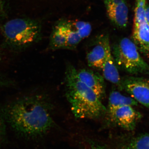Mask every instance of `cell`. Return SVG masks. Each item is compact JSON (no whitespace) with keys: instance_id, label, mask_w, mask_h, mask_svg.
<instances>
[{"instance_id":"obj_1","label":"cell","mask_w":149,"mask_h":149,"mask_svg":"<svg viewBox=\"0 0 149 149\" xmlns=\"http://www.w3.org/2000/svg\"><path fill=\"white\" fill-rule=\"evenodd\" d=\"M52 106L41 95H30L13 101L1 110L6 122L19 135L37 138L53 127Z\"/></svg>"},{"instance_id":"obj_2","label":"cell","mask_w":149,"mask_h":149,"mask_svg":"<svg viewBox=\"0 0 149 149\" xmlns=\"http://www.w3.org/2000/svg\"><path fill=\"white\" fill-rule=\"evenodd\" d=\"M65 82L66 98L74 117L97 119L106 114V108L95 93L79 80L72 65L67 66Z\"/></svg>"},{"instance_id":"obj_3","label":"cell","mask_w":149,"mask_h":149,"mask_svg":"<svg viewBox=\"0 0 149 149\" xmlns=\"http://www.w3.org/2000/svg\"><path fill=\"white\" fill-rule=\"evenodd\" d=\"M5 45L15 51L27 49L37 42L42 36L40 22L33 19L15 18L1 27Z\"/></svg>"},{"instance_id":"obj_4","label":"cell","mask_w":149,"mask_h":149,"mask_svg":"<svg viewBox=\"0 0 149 149\" xmlns=\"http://www.w3.org/2000/svg\"><path fill=\"white\" fill-rule=\"evenodd\" d=\"M111 52L118 69L133 74H149V65L130 39L123 38L115 44Z\"/></svg>"},{"instance_id":"obj_5","label":"cell","mask_w":149,"mask_h":149,"mask_svg":"<svg viewBox=\"0 0 149 149\" xmlns=\"http://www.w3.org/2000/svg\"><path fill=\"white\" fill-rule=\"evenodd\" d=\"M118 87L149 109V80L142 77H125L121 79Z\"/></svg>"},{"instance_id":"obj_6","label":"cell","mask_w":149,"mask_h":149,"mask_svg":"<svg viewBox=\"0 0 149 149\" xmlns=\"http://www.w3.org/2000/svg\"><path fill=\"white\" fill-rule=\"evenodd\" d=\"M107 115L113 123L129 131L135 129L141 117L140 113L130 106L120 107Z\"/></svg>"},{"instance_id":"obj_7","label":"cell","mask_w":149,"mask_h":149,"mask_svg":"<svg viewBox=\"0 0 149 149\" xmlns=\"http://www.w3.org/2000/svg\"><path fill=\"white\" fill-rule=\"evenodd\" d=\"M111 48L109 36L102 34L97 38L93 49L87 56V62L90 67L101 70L108 51Z\"/></svg>"},{"instance_id":"obj_8","label":"cell","mask_w":149,"mask_h":149,"mask_svg":"<svg viewBox=\"0 0 149 149\" xmlns=\"http://www.w3.org/2000/svg\"><path fill=\"white\" fill-rule=\"evenodd\" d=\"M107 15L110 21L119 28L127 26L128 9L125 0H103Z\"/></svg>"},{"instance_id":"obj_9","label":"cell","mask_w":149,"mask_h":149,"mask_svg":"<svg viewBox=\"0 0 149 149\" xmlns=\"http://www.w3.org/2000/svg\"><path fill=\"white\" fill-rule=\"evenodd\" d=\"M77 74L79 80L91 89L101 101L104 98L106 85L103 76L85 68L77 70Z\"/></svg>"},{"instance_id":"obj_10","label":"cell","mask_w":149,"mask_h":149,"mask_svg":"<svg viewBox=\"0 0 149 149\" xmlns=\"http://www.w3.org/2000/svg\"><path fill=\"white\" fill-rule=\"evenodd\" d=\"M133 36L138 50L149 57V24L146 21L133 26Z\"/></svg>"},{"instance_id":"obj_11","label":"cell","mask_w":149,"mask_h":149,"mask_svg":"<svg viewBox=\"0 0 149 149\" xmlns=\"http://www.w3.org/2000/svg\"><path fill=\"white\" fill-rule=\"evenodd\" d=\"M67 42L66 20H60L55 24L50 37L49 47L52 50L65 49Z\"/></svg>"},{"instance_id":"obj_12","label":"cell","mask_w":149,"mask_h":149,"mask_svg":"<svg viewBox=\"0 0 149 149\" xmlns=\"http://www.w3.org/2000/svg\"><path fill=\"white\" fill-rule=\"evenodd\" d=\"M103 76L105 79L119 86L120 79L116 63L112 54L111 48L107 53L102 68Z\"/></svg>"},{"instance_id":"obj_13","label":"cell","mask_w":149,"mask_h":149,"mask_svg":"<svg viewBox=\"0 0 149 149\" xmlns=\"http://www.w3.org/2000/svg\"><path fill=\"white\" fill-rule=\"evenodd\" d=\"M138 102L130 97H126L117 91L111 92L109 98L108 105L107 108L106 114H109L118 108L125 106H136Z\"/></svg>"},{"instance_id":"obj_14","label":"cell","mask_w":149,"mask_h":149,"mask_svg":"<svg viewBox=\"0 0 149 149\" xmlns=\"http://www.w3.org/2000/svg\"><path fill=\"white\" fill-rule=\"evenodd\" d=\"M120 149H149V134H140L128 139L121 144Z\"/></svg>"},{"instance_id":"obj_15","label":"cell","mask_w":149,"mask_h":149,"mask_svg":"<svg viewBox=\"0 0 149 149\" xmlns=\"http://www.w3.org/2000/svg\"><path fill=\"white\" fill-rule=\"evenodd\" d=\"M70 27L80 35L82 40L88 37L92 31L91 24L87 22L81 20H68Z\"/></svg>"},{"instance_id":"obj_16","label":"cell","mask_w":149,"mask_h":149,"mask_svg":"<svg viewBox=\"0 0 149 149\" xmlns=\"http://www.w3.org/2000/svg\"><path fill=\"white\" fill-rule=\"evenodd\" d=\"M66 25L67 42L65 49H74L83 40L78 33L70 27L68 21L66 20Z\"/></svg>"},{"instance_id":"obj_17","label":"cell","mask_w":149,"mask_h":149,"mask_svg":"<svg viewBox=\"0 0 149 149\" xmlns=\"http://www.w3.org/2000/svg\"><path fill=\"white\" fill-rule=\"evenodd\" d=\"M146 0H136L134 11L133 26L146 21L145 12L146 10Z\"/></svg>"},{"instance_id":"obj_18","label":"cell","mask_w":149,"mask_h":149,"mask_svg":"<svg viewBox=\"0 0 149 149\" xmlns=\"http://www.w3.org/2000/svg\"><path fill=\"white\" fill-rule=\"evenodd\" d=\"M6 120L2 112L0 110V148L6 143Z\"/></svg>"},{"instance_id":"obj_19","label":"cell","mask_w":149,"mask_h":149,"mask_svg":"<svg viewBox=\"0 0 149 149\" xmlns=\"http://www.w3.org/2000/svg\"><path fill=\"white\" fill-rule=\"evenodd\" d=\"M13 84V82L5 76L0 74V89L1 88L10 86Z\"/></svg>"},{"instance_id":"obj_20","label":"cell","mask_w":149,"mask_h":149,"mask_svg":"<svg viewBox=\"0 0 149 149\" xmlns=\"http://www.w3.org/2000/svg\"><path fill=\"white\" fill-rule=\"evenodd\" d=\"M90 146L89 149H109L105 146L94 141H91L90 142Z\"/></svg>"},{"instance_id":"obj_21","label":"cell","mask_w":149,"mask_h":149,"mask_svg":"<svg viewBox=\"0 0 149 149\" xmlns=\"http://www.w3.org/2000/svg\"><path fill=\"white\" fill-rule=\"evenodd\" d=\"M4 13V5L3 1L0 0V19L3 15Z\"/></svg>"},{"instance_id":"obj_22","label":"cell","mask_w":149,"mask_h":149,"mask_svg":"<svg viewBox=\"0 0 149 149\" xmlns=\"http://www.w3.org/2000/svg\"><path fill=\"white\" fill-rule=\"evenodd\" d=\"M145 17L147 22L149 24V7L146 8V12H145Z\"/></svg>"},{"instance_id":"obj_23","label":"cell","mask_w":149,"mask_h":149,"mask_svg":"<svg viewBox=\"0 0 149 149\" xmlns=\"http://www.w3.org/2000/svg\"><path fill=\"white\" fill-rule=\"evenodd\" d=\"M2 60V53L1 52V49H0V61H1Z\"/></svg>"}]
</instances>
